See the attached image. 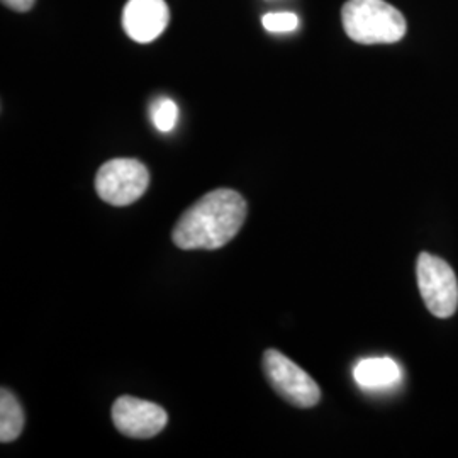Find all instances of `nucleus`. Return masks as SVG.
<instances>
[{
	"instance_id": "f257e3e1",
	"label": "nucleus",
	"mask_w": 458,
	"mask_h": 458,
	"mask_svg": "<svg viewBox=\"0 0 458 458\" xmlns=\"http://www.w3.org/2000/svg\"><path fill=\"white\" fill-rule=\"evenodd\" d=\"M245 197L217 189L200 197L177 221L172 240L182 250H217L228 245L245 223Z\"/></svg>"
},
{
	"instance_id": "f03ea898",
	"label": "nucleus",
	"mask_w": 458,
	"mask_h": 458,
	"mask_svg": "<svg viewBox=\"0 0 458 458\" xmlns=\"http://www.w3.org/2000/svg\"><path fill=\"white\" fill-rule=\"evenodd\" d=\"M344 33L360 45H391L406 34V19L384 0H348L342 9Z\"/></svg>"
},
{
	"instance_id": "7ed1b4c3",
	"label": "nucleus",
	"mask_w": 458,
	"mask_h": 458,
	"mask_svg": "<svg viewBox=\"0 0 458 458\" xmlns=\"http://www.w3.org/2000/svg\"><path fill=\"white\" fill-rule=\"evenodd\" d=\"M262 365L268 384L289 404L312 408L321 401V389L316 380L278 350H267Z\"/></svg>"
},
{
	"instance_id": "20e7f679",
	"label": "nucleus",
	"mask_w": 458,
	"mask_h": 458,
	"mask_svg": "<svg viewBox=\"0 0 458 458\" xmlns=\"http://www.w3.org/2000/svg\"><path fill=\"white\" fill-rule=\"evenodd\" d=\"M149 172L134 158H114L98 168L96 175L98 196L117 208L130 206L147 192Z\"/></svg>"
},
{
	"instance_id": "39448f33",
	"label": "nucleus",
	"mask_w": 458,
	"mask_h": 458,
	"mask_svg": "<svg viewBox=\"0 0 458 458\" xmlns=\"http://www.w3.org/2000/svg\"><path fill=\"white\" fill-rule=\"evenodd\" d=\"M416 274L426 310L440 319L454 316L458 308V282L454 268L431 253H421Z\"/></svg>"
},
{
	"instance_id": "423d86ee",
	"label": "nucleus",
	"mask_w": 458,
	"mask_h": 458,
	"mask_svg": "<svg viewBox=\"0 0 458 458\" xmlns=\"http://www.w3.org/2000/svg\"><path fill=\"white\" fill-rule=\"evenodd\" d=\"M113 423L124 437L136 440H148L157 437L166 423V411L134 395H121L113 404Z\"/></svg>"
},
{
	"instance_id": "0eeeda50",
	"label": "nucleus",
	"mask_w": 458,
	"mask_h": 458,
	"mask_svg": "<svg viewBox=\"0 0 458 458\" xmlns=\"http://www.w3.org/2000/svg\"><path fill=\"white\" fill-rule=\"evenodd\" d=\"M170 22L165 0H128L123 11V28L136 43H151Z\"/></svg>"
},
{
	"instance_id": "6e6552de",
	"label": "nucleus",
	"mask_w": 458,
	"mask_h": 458,
	"mask_svg": "<svg viewBox=\"0 0 458 458\" xmlns=\"http://www.w3.org/2000/svg\"><path fill=\"white\" fill-rule=\"evenodd\" d=\"M357 384L365 391H387L403 378L401 367L389 357H372L359 361L353 370Z\"/></svg>"
},
{
	"instance_id": "1a4fd4ad",
	"label": "nucleus",
	"mask_w": 458,
	"mask_h": 458,
	"mask_svg": "<svg viewBox=\"0 0 458 458\" xmlns=\"http://www.w3.org/2000/svg\"><path fill=\"white\" fill-rule=\"evenodd\" d=\"M24 428V411L16 395L5 387L0 391V442L11 443L19 438Z\"/></svg>"
},
{
	"instance_id": "9d476101",
	"label": "nucleus",
	"mask_w": 458,
	"mask_h": 458,
	"mask_svg": "<svg viewBox=\"0 0 458 458\" xmlns=\"http://www.w3.org/2000/svg\"><path fill=\"white\" fill-rule=\"evenodd\" d=\"M151 117L158 131L170 132L179 121V107L172 98H160L151 106Z\"/></svg>"
},
{
	"instance_id": "9b49d317",
	"label": "nucleus",
	"mask_w": 458,
	"mask_h": 458,
	"mask_svg": "<svg viewBox=\"0 0 458 458\" xmlns=\"http://www.w3.org/2000/svg\"><path fill=\"white\" fill-rule=\"evenodd\" d=\"M263 28L268 33H291L299 24V19L293 13H270L262 17Z\"/></svg>"
},
{
	"instance_id": "f8f14e48",
	"label": "nucleus",
	"mask_w": 458,
	"mask_h": 458,
	"mask_svg": "<svg viewBox=\"0 0 458 458\" xmlns=\"http://www.w3.org/2000/svg\"><path fill=\"white\" fill-rule=\"evenodd\" d=\"M36 0H2V4L17 13H28L34 5Z\"/></svg>"
}]
</instances>
